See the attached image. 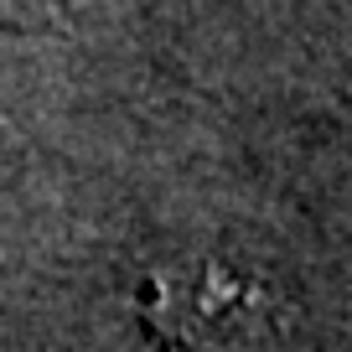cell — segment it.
Instances as JSON below:
<instances>
[{"mask_svg":"<svg viewBox=\"0 0 352 352\" xmlns=\"http://www.w3.org/2000/svg\"><path fill=\"white\" fill-rule=\"evenodd\" d=\"M166 327L202 352H275L285 306L259 275L239 264H197L187 280H166Z\"/></svg>","mask_w":352,"mask_h":352,"instance_id":"obj_1","label":"cell"}]
</instances>
